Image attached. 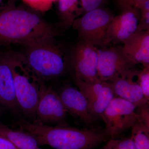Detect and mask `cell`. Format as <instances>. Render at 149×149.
Returning a JSON list of instances; mask_svg holds the SVG:
<instances>
[{
    "instance_id": "6da1fadb",
    "label": "cell",
    "mask_w": 149,
    "mask_h": 149,
    "mask_svg": "<svg viewBox=\"0 0 149 149\" xmlns=\"http://www.w3.org/2000/svg\"><path fill=\"white\" fill-rule=\"evenodd\" d=\"M58 33L38 14L15 6V3L0 7V46L27 47L54 40Z\"/></svg>"
},
{
    "instance_id": "7a4b0ae2",
    "label": "cell",
    "mask_w": 149,
    "mask_h": 149,
    "mask_svg": "<svg viewBox=\"0 0 149 149\" xmlns=\"http://www.w3.org/2000/svg\"><path fill=\"white\" fill-rule=\"evenodd\" d=\"M17 124L36 138L39 146L47 145L55 149H94L110 139L105 129L93 126L79 128L68 124L52 126L23 118Z\"/></svg>"
},
{
    "instance_id": "3957f363",
    "label": "cell",
    "mask_w": 149,
    "mask_h": 149,
    "mask_svg": "<svg viewBox=\"0 0 149 149\" xmlns=\"http://www.w3.org/2000/svg\"><path fill=\"white\" fill-rule=\"evenodd\" d=\"M13 77L15 93L19 110L30 122L36 120V109L41 85L40 79L30 68L23 54H4Z\"/></svg>"
},
{
    "instance_id": "277c9868",
    "label": "cell",
    "mask_w": 149,
    "mask_h": 149,
    "mask_svg": "<svg viewBox=\"0 0 149 149\" xmlns=\"http://www.w3.org/2000/svg\"><path fill=\"white\" fill-rule=\"evenodd\" d=\"M24 56L30 68L44 81L54 79L64 74L68 60L54 40L26 47Z\"/></svg>"
},
{
    "instance_id": "5b68a950",
    "label": "cell",
    "mask_w": 149,
    "mask_h": 149,
    "mask_svg": "<svg viewBox=\"0 0 149 149\" xmlns=\"http://www.w3.org/2000/svg\"><path fill=\"white\" fill-rule=\"evenodd\" d=\"M114 17L113 14L106 9H96L76 19L72 27L78 33L80 40L106 48L110 44L108 30Z\"/></svg>"
},
{
    "instance_id": "8992f818",
    "label": "cell",
    "mask_w": 149,
    "mask_h": 149,
    "mask_svg": "<svg viewBox=\"0 0 149 149\" xmlns=\"http://www.w3.org/2000/svg\"><path fill=\"white\" fill-rule=\"evenodd\" d=\"M136 108L133 104L121 98L114 97L112 99L102 118L110 139H116L133 127L137 118Z\"/></svg>"
},
{
    "instance_id": "52a82bcc",
    "label": "cell",
    "mask_w": 149,
    "mask_h": 149,
    "mask_svg": "<svg viewBox=\"0 0 149 149\" xmlns=\"http://www.w3.org/2000/svg\"><path fill=\"white\" fill-rule=\"evenodd\" d=\"M67 111L61 99L50 86L43 82L40 88L35 121L45 125H65Z\"/></svg>"
},
{
    "instance_id": "ba28073f",
    "label": "cell",
    "mask_w": 149,
    "mask_h": 149,
    "mask_svg": "<svg viewBox=\"0 0 149 149\" xmlns=\"http://www.w3.org/2000/svg\"><path fill=\"white\" fill-rule=\"evenodd\" d=\"M99 49L91 43L80 40L75 46L72 59L73 77L88 83L99 80Z\"/></svg>"
},
{
    "instance_id": "9c48e42d",
    "label": "cell",
    "mask_w": 149,
    "mask_h": 149,
    "mask_svg": "<svg viewBox=\"0 0 149 149\" xmlns=\"http://www.w3.org/2000/svg\"><path fill=\"white\" fill-rule=\"evenodd\" d=\"M75 85L88 102L92 114L100 118L107 107L114 97L110 83L99 80L88 83L73 77Z\"/></svg>"
},
{
    "instance_id": "30bf717a",
    "label": "cell",
    "mask_w": 149,
    "mask_h": 149,
    "mask_svg": "<svg viewBox=\"0 0 149 149\" xmlns=\"http://www.w3.org/2000/svg\"><path fill=\"white\" fill-rule=\"evenodd\" d=\"M134 66L119 47H113L99 50L98 74L102 81L110 83L132 70Z\"/></svg>"
},
{
    "instance_id": "8fae6325",
    "label": "cell",
    "mask_w": 149,
    "mask_h": 149,
    "mask_svg": "<svg viewBox=\"0 0 149 149\" xmlns=\"http://www.w3.org/2000/svg\"><path fill=\"white\" fill-rule=\"evenodd\" d=\"M140 17L139 9L128 6L112 20L108 30L109 43L123 42L136 32Z\"/></svg>"
},
{
    "instance_id": "7c38bea8",
    "label": "cell",
    "mask_w": 149,
    "mask_h": 149,
    "mask_svg": "<svg viewBox=\"0 0 149 149\" xmlns=\"http://www.w3.org/2000/svg\"><path fill=\"white\" fill-rule=\"evenodd\" d=\"M58 94L68 113L85 125L93 126L98 119L91 113L87 100L79 90L67 85Z\"/></svg>"
},
{
    "instance_id": "4fadbf2b",
    "label": "cell",
    "mask_w": 149,
    "mask_h": 149,
    "mask_svg": "<svg viewBox=\"0 0 149 149\" xmlns=\"http://www.w3.org/2000/svg\"><path fill=\"white\" fill-rule=\"evenodd\" d=\"M123 43L120 51L130 63L149 67V30L136 32Z\"/></svg>"
},
{
    "instance_id": "5bb4252c",
    "label": "cell",
    "mask_w": 149,
    "mask_h": 149,
    "mask_svg": "<svg viewBox=\"0 0 149 149\" xmlns=\"http://www.w3.org/2000/svg\"><path fill=\"white\" fill-rule=\"evenodd\" d=\"M136 71L137 70L132 69L109 83L115 97L128 101L137 107L148 103L149 101L144 97L137 80H133Z\"/></svg>"
},
{
    "instance_id": "9a60e30c",
    "label": "cell",
    "mask_w": 149,
    "mask_h": 149,
    "mask_svg": "<svg viewBox=\"0 0 149 149\" xmlns=\"http://www.w3.org/2000/svg\"><path fill=\"white\" fill-rule=\"evenodd\" d=\"M0 104L14 114L19 110L15 93L12 73L4 55L0 54Z\"/></svg>"
},
{
    "instance_id": "2e32d148",
    "label": "cell",
    "mask_w": 149,
    "mask_h": 149,
    "mask_svg": "<svg viewBox=\"0 0 149 149\" xmlns=\"http://www.w3.org/2000/svg\"><path fill=\"white\" fill-rule=\"evenodd\" d=\"M0 135L18 149H34L39 147L37 139L32 134L20 129H12L0 121Z\"/></svg>"
},
{
    "instance_id": "e0dca14e",
    "label": "cell",
    "mask_w": 149,
    "mask_h": 149,
    "mask_svg": "<svg viewBox=\"0 0 149 149\" xmlns=\"http://www.w3.org/2000/svg\"><path fill=\"white\" fill-rule=\"evenodd\" d=\"M79 0H58V11L59 24L63 28L72 27L74 20L83 11L79 7Z\"/></svg>"
},
{
    "instance_id": "ac0fdd59",
    "label": "cell",
    "mask_w": 149,
    "mask_h": 149,
    "mask_svg": "<svg viewBox=\"0 0 149 149\" xmlns=\"http://www.w3.org/2000/svg\"><path fill=\"white\" fill-rule=\"evenodd\" d=\"M131 128L130 139L136 149H149V127L136 120Z\"/></svg>"
},
{
    "instance_id": "d6986e66",
    "label": "cell",
    "mask_w": 149,
    "mask_h": 149,
    "mask_svg": "<svg viewBox=\"0 0 149 149\" xmlns=\"http://www.w3.org/2000/svg\"><path fill=\"white\" fill-rule=\"evenodd\" d=\"M136 77L144 97L149 101V67L143 68V69L141 70H137Z\"/></svg>"
},
{
    "instance_id": "ffe728a7",
    "label": "cell",
    "mask_w": 149,
    "mask_h": 149,
    "mask_svg": "<svg viewBox=\"0 0 149 149\" xmlns=\"http://www.w3.org/2000/svg\"><path fill=\"white\" fill-rule=\"evenodd\" d=\"M100 149H136L133 141L127 139H110Z\"/></svg>"
},
{
    "instance_id": "44dd1931",
    "label": "cell",
    "mask_w": 149,
    "mask_h": 149,
    "mask_svg": "<svg viewBox=\"0 0 149 149\" xmlns=\"http://www.w3.org/2000/svg\"><path fill=\"white\" fill-rule=\"evenodd\" d=\"M31 8L38 11L44 12L50 9L52 5L51 0H22Z\"/></svg>"
},
{
    "instance_id": "7402d4cb",
    "label": "cell",
    "mask_w": 149,
    "mask_h": 149,
    "mask_svg": "<svg viewBox=\"0 0 149 149\" xmlns=\"http://www.w3.org/2000/svg\"><path fill=\"white\" fill-rule=\"evenodd\" d=\"M107 0H80L83 12H88L96 9L102 8Z\"/></svg>"
},
{
    "instance_id": "603a6c76",
    "label": "cell",
    "mask_w": 149,
    "mask_h": 149,
    "mask_svg": "<svg viewBox=\"0 0 149 149\" xmlns=\"http://www.w3.org/2000/svg\"><path fill=\"white\" fill-rule=\"evenodd\" d=\"M149 30V11L140 12V17L136 32Z\"/></svg>"
},
{
    "instance_id": "cb8c5ba5",
    "label": "cell",
    "mask_w": 149,
    "mask_h": 149,
    "mask_svg": "<svg viewBox=\"0 0 149 149\" xmlns=\"http://www.w3.org/2000/svg\"><path fill=\"white\" fill-rule=\"evenodd\" d=\"M0 149H18L13 144L0 135Z\"/></svg>"
},
{
    "instance_id": "d4e9b609",
    "label": "cell",
    "mask_w": 149,
    "mask_h": 149,
    "mask_svg": "<svg viewBox=\"0 0 149 149\" xmlns=\"http://www.w3.org/2000/svg\"><path fill=\"white\" fill-rule=\"evenodd\" d=\"M137 8L139 9L140 12L149 11V0H146L140 3Z\"/></svg>"
},
{
    "instance_id": "484cf974",
    "label": "cell",
    "mask_w": 149,
    "mask_h": 149,
    "mask_svg": "<svg viewBox=\"0 0 149 149\" xmlns=\"http://www.w3.org/2000/svg\"><path fill=\"white\" fill-rule=\"evenodd\" d=\"M145 1L146 0H129L128 6H131L137 8V6L139 3Z\"/></svg>"
},
{
    "instance_id": "4316f807",
    "label": "cell",
    "mask_w": 149,
    "mask_h": 149,
    "mask_svg": "<svg viewBox=\"0 0 149 149\" xmlns=\"http://www.w3.org/2000/svg\"><path fill=\"white\" fill-rule=\"evenodd\" d=\"M118 3L121 9L128 6L129 0H117Z\"/></svg>"
},
{
    "instance_id": "83f0119b",
    "label": "cell",
    "mask_w": 149,
    "mask_h": 149,
    "mask_svg": "<svg viewBox=\"0 0 149 149\" xmlns=\"http://www.w3.org/2000/svg\"><path fill=\"white\" fill-rule=\"evenodd\" d=\"M12 3H15V0H0V7Z\"/></svg>"
},
{
    "instance_id": "f1b7e54d",
    "label": "cell",
    "mask_w": 149,
    "mask_h": 149,
    "mask_svg": "<svg viewBox=\"0 0 149 149\" xmlns=\"http://www.w3.org/2000/svg\"><path fill=\"white\" fill-rule=\"evenodd\" d=\"M2 110V107H1V104H0V113H1V111Z\"/></svg>"
},
{
    "instance_id": "f546056e",
    "label": "cell",
    "mask_w": 149,
    "mask_h": 149,
    "mask_svg": "<svg viewBox=\"0 0 149 149\" xmlns=\"http://www.w3.org/2000/svg\"><path fill=\"white\" fill-rule=\"evenodd\" d=\"M34 149H44L40 148H39V147H37V148H35Z\"/></svg>"
},
{
    "instance_id": "4dcf8cb0",
    "label": "cell",
    "mask_w": 149,
    "mask_h": 149,
    "mask_svg": "<svg viewBox=\"0 0 149 149\" xmlns=\"http://www.w3.org/2000/svg\"><path fill=\"white\" fill-rule=\"evenodd\" d=\"M58 0H51L52 2H54L56 1H58Z\"/></svg>"
}]
</instances>
